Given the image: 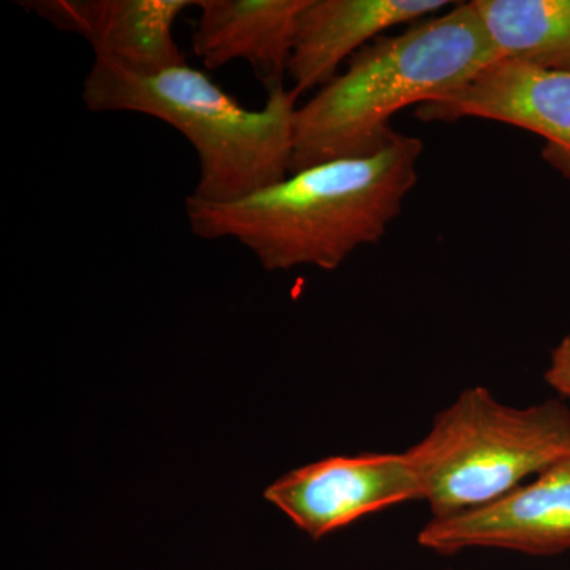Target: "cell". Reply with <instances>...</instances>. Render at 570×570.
Returning a JSON list of instances; mask_svg holds the SVG:
<instances>
[{
    "label": "cell",
    "instance_id": "10",
    "mask_svg": "<svg viewBox=\"0 0 570 570\" xmlns=\"http://www.w3.org/2000/svg\"><path fill=\"white\" fill-rule=\"evenodd\" d=\"M309 0H197L195 55L205 69L246 61L268 86L283 85L296 22Z\"/></svg>",
    "mask_w": 570,
    "mask_h": 570
},
{
    "label": "cell",
    "instance_id": "7",
    "mask_svg": "<svg viewBox=\"0 0 570 570\" xmlns=\"http://www.w3.org/2000/svg\"><path fill=\"white\" fill-rule=\"evenodd\" d=\"M423 549L455 554L469 549L551 557L570 549V459L494 504L450 519H431L419 532Z\"/></svg>",
    "mask_w": 570,
    "mask_h": 570
},
{
    "label": "cell",
    "instance_id": "8",
    "mask_svg": "<svg viewBox=\"0 0 570 570\" xmlns=\"http://www.w3.org/2000/svg\"><path fill=\"white\" fill-rule=\"evenodd\" d=\"M62 32L91 43L94 61L134 75L160 73L186 62L175 40L178 18L195 0H32L20 2Z\"/></svg>",
    "mask_w": 570,
    "mask_h": 570
},
{
    "label": "cell",
    "instance_id": "2",
    "mask_svg": "<svg viewBox=\"0 0 570 570\" xmlns=\"http://www.w3.org/2000/svg\"><path fill=\"white\" fill-rule=\"evenodd\" d=\"M499 58L471 2L379 37L296 108L292 174L374 156L395 135L390 121L397 111L455 91Z\"/></svg>",
    "mask_w": 570,
    "mask_h": 570
},
{
    "label": "cell",
    "instance_id": "5",
    "mask_svg": "<svg viewBox=\"0 0 570 570\" xmlns=\"http://www.w3.org/2000/svg\"><path fill=\"white\" fill-rule=\"evenodd\" d=\"M264 497L298 530L318 540L379 510L422 501V491L407 452H365L294 469Z\"/></svg>",
    "mask_w": 570,
    "mask_h": 570
},
{
    "label": "cell",
    "instance_id": "12",
    "mask_svg": "<svg viewBox=\"0 0 570 570\" xmlns=\"http://www.w3.org/2000/svg\"><path fill=\"white\" fill-rule=\"evenodd\" d=\"M543 379L561 396L570 397V336L562 337L560 344L551 351Z\"/></svg>",
    "mask_w": 570,
    "mask_h": 570
},
{
    "label": "cell",
    "instance_id": "3",
    "mask_svg": "<svg viewBox=\"0 0 570 570\" xmlns=\"http://www.w3.org/2000/svg\"><path fill=\"white\" fill-rule=\"evenodd\" d=\"M249 110L189 63L134 75L94 61L82 102L96 112H140L175 127L197 153L200 176L190 197L230 204L292 174L299 94L277 85Z\"/></svg>",
    "mask_w": 570,
    "mask_h": 570
},
{
    "label": "cell",
    "instance_id": "4",
    "mask_svg": "<svg viewBox=\"0 0 570 570\" xmlns=\"http://www.w3.org/2000/svg\"><path fill=\"white\" fill-rule=\"evenodd\" d=\"M431 519L494 504L570 459V409L560 400L505 406L485 387L463 390L406 450Z\"/></svg>",
    "mask_w": 570,
    "mask_h": 570
},
{
    "label": "cell",
    "instance_id": "1",
    "mask_svg": "<svg viewBox=\"0 0 570 570\" xmlns=\"http://www.w3.org/2000/svg\"><path fill=\"white\" fill-rule=\"evenodd\" d=\"M423 142L395 132L382 151L294 171L230 204L186 198L194 235L230 238L266 272L340 268L360 246L376 245L417 184Z\"/></svg>",
    "mask_w": 570,
    "mask_h": 570
},
{
    "label": "cell",
    "instance_id": "9",
    "mask_svg": "<svg viewBox=\"0 0 570 570\" xmlns=\"http://www.w3.org/2000/svg\"><path fill=\"white\" fill-rule=\"evenodd\" d=\"M450 0H309L296 22L287 73L292 89H322L354 58L389 29L419 22L455 6Z\"/></svg>",
    "mask_w": 570,
    "mask_h": 570
},
{
    "label": "cell",
    "instance_id": "11",
    "mask_svg": "<svg viewBox=\"0 0 570 570\" xmlns=\"http://www.w3.org/2000/svg\"><path fill=\"white\" fill-rule=\"evenodd\" d=\"M471 3L501 58L570 73V0Z\"/></svg>",
    "mask_w": 570,
    "mask_h": 570
},
{
    "label": "cell",
    "instance_id": "6",
    "mask_svg": "<svg viewBox=\"0 0 570 570\" xmlns=\"http://www.w3.org/2000/svg\"><path fill=\"white\" fill-rule=\"evenodd\" d=\"M422 122L478 118L546 138L543 159L570 178V73L499 58L466 85L419 105Z\"/></svg>",
    "mask_w": 570,
    "mask_h": 570
}]
</instances>
